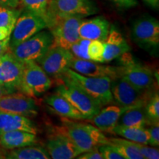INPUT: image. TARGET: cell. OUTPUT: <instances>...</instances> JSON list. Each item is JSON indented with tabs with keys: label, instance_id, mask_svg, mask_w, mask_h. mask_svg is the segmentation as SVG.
Listing matches in <instances>:
<instances>
[{
	"label": "cell",
	"instance_id": "1",
	"mask_svg": "<svg viewBox=\"0 0 159 159\" xmlns=\"http://www.w3.org/2000/svg\"><path fill=\"white\" fill-rule=\"evenodd\" d=\"M61 121V126L57 128L68 137L82 153L97 146L108 144V137L91 124L77 122L65 117H62Z\"/></svg>",
	"mask_w": 159,
	"mask_h": 159
},
{
	"label": "cell",
	"instance_id": "2",
	"mask_svg": "<svg viewBox=\"0 0 159 159\" xmlns=\"http://www.w3.org/2000/svg\"><path fill=\"white\" fill-rule=\"evenodd\" d=\"M57 77L61 80V83L56 89V94L66 99L85 117V120L92 118L102 108L97 100L64 74Z\"/></svg>",
	"mask_w": 159,
	"mask_h": 159
},
{
	"label": "cell",
	"instance_id": "3",
	"mask_svg": "<svg viewBox=\"0 0 159 159\" xmlns=\"http://www.w3.org/2000/svg\"><path fill=\"white\" fill-rule=\"evenodd\" d=\"M53 38L49 30H41L36 34L8 50L20 62H39L50 48Z\"/></svg>",
	"mask_w": 159,
	"mask_h": 159
},
{
	"label": "cell",
	"instance_id": "4",
	"mask_svg": "<svg viewBox=\"0 0 159 159\" xmlns=\"http://www.w3.org/2000/svg\"><path fill=\"white\" fill-rule=\"evenodd\" d=\"M64 75L74 81L102 107L114 102L111 91L110 77H86L71 69H67Z\"/></svg>",
	"mask_w": 159,
	"mask_h": 159
},
{
	"label": "cell",
	"instance_id": "5",
	"mask_svg": "<svg viewBox=\"0 0 159 159\" xmlns=\"http://www.w3.org/2000/svg\"><path fill=\"white\" fill-rule=\"evenodd\" d=\"M84 18L77 16L58 17L52 19L47 22V28L53 38L52 46L70 49L71 46L80 38L79 27Z\"/></svg>",
	"mask_w": 159,
	"mask_h": 159
},
{
	"label": "cell",
	"instance_id": "6",
	"mask_svg": "<svg viewBox=\"0 0 159 159\" xmlns=\"http://www.w3.org/2000/svg\"><path fill=\"white\" fill-rule=\"evenodd\" d=\"M111 91L114 102L121 106H144L152 96V89H141L133 85L122 77L111 80Z\"/></svg>",
	"mask_w": 159,
	"mask_h": 159
},
{
	"label": "cell",
	"instance_id": "7",
	"mask_svg": "<svg viewBox=\"0 0 159 159\" xmlns=\"http://www.w3.org/2000/svg\"><path fill=\"white\" fill-rule=\"evenodd\" d=\"M119 58H120V66L117 67L119 76L137 88L152 89L155 78L153 72L149 67L137 62L128 52L123 54Z\"/></svg>",
	"mask_w": 159,
	"mask_h": 159
},
{
	"label": "cell",
	"instance_id": "8",
	"mask_svg": "<svg viewBox=\"0 0 159 159\" xmlns=\"http://www.w3.org/2000/svg\"><path fill=\"white\" fill-rule=\"evenodd\" d=\"M98 12L92 0H50L47 11V25L54 18L66 16L86 17Z\"/></svg>",
	"mask_w": 159,
	"mask_h": 159
},
{
	"label": "cell",
	"instance_id": "9",
	"mask_svg": "<svg viewBox=\"0 0 159 159\" xmlns=\"http://www.w3.org/2000/svg\"><path fill=\"white\" fill-rule=\"evenodd\" d=\"M52 81L36 62L25 63L21 93L33 97L44 94L50 89Z\"/></svg>",
	"mask_w": 159,
	"mask_h": 159
},
{
	"label": "cell",
	"instance_id": "10",
	"mask_svg": "<svg viewBox=\"0 0 159 159\" xmlns=\"http://www.w3.org/2000/svg\"><path fill=\"white\" fill-rule=\"evenodd\" d=\"M46 28L47 23L39 16L27 10L21 12L10 38L9 48L16 47Z\"/></svg>",
	"mask_w": 159,
	"mask_h": 159
},
{
	"label": "cell",
	"instance_id": "11",
	"mask_svg": "<svg viewBox=\"0 0 159 159\" xmlns=\"http://www.w3.org/2000/svg\"><path fill=\"white\" fill-rule=\"evenodd\" d=\"M24 66L9 50L0 56V85L8 94L21 92Z\"/></svg>",
	"mask_w": 159,
	"mask_h": 159
},
{
	"label": "cell",
	"instance_id": "12",
	"mask_svg": "<svg viewBox=\"0 0 159 159\" xmlns=\"http://www.w3.org/2000/svg\"><path fill=\"white\" fill-rule=\"evenodd\" d=\"M131 35L142 48H156L159 44V22L152 16H142L134 21Z\"/></svg>",
	"mask_w": 159,
	"mask_h": 159
},
{
	"label": "cell",
	"instance_id": "13",
	"mask_svg": "<svg viewBox=\"0 0 159 159\" xmlns=\"http://www.w3.org/2000/svg\"><path fill=\"white\" fill-rule=\"evenodd\" d=\"M73 57L74 56L69 49L51 46L38 63L49 76L57 77L70 69Z\"/></svg>",
	"mask_w": 159,
	"mask_h": 159
},
{
	"label": "cell",
	"instance_id": "14",
	"mask_svg": "<svg viewBox=\"0 0 159 159\" xmlns=\"http://www.w3.org/2000/svg\"><path fill=\"white\" fill-rule=\"evenodd\" d=\"M0 111L34 117L38 114L35 101L21 92L10 93L0 97Z\"/></svg>",
	"mask_w": 159,
	"mask_h": 159
},
{
	"label": "cell",
	"instance_id": "15",
	"mask_svg": "<svg viewBox=\"0 0 159 159\" xmlns=\"http://www.w3.org/2000/svg\"><path fill=\"white\" fill-rule=\"evenodd\" d=\"M46 150L53 159L76 158L82 153L76 145L57 128L47 137Z\"/></svg>",
	"mask_w": 159,
	"mask_h": 159
},
{
	"label": "cell",
	"instance_id": "16",
	"mask_svg": "<svg viewBox=\"0 0 159 159\" xmlns=\"http://www.w3.org/2000/svg\"><path fill=\"white\" fill-rule=\"evenodd\" d=\"M70 69L86 77H108L111 79L119 76L118 67L102 65L90 60H83L73 57Z\"/></svg>",
	"mask_w": 159,
	"mask_h": 159
},
{
	"label": "cell",
	"instance_id": "17",
	"mask_svg": "<svg viewBox=\"0 0 159 159\" xmlns=\"http://www.w3.org/2000/svg\"><path fill=\"white\" fill-rule=\"evenodd\" d=\"M136 106H121V105H109L100 109L97 114L88 122L94 125L102 132H111V130L118 122L119 117L121 116L125 111L128 108Z\"/></svg>",
	"mask_w": 159,
	"mask_h": 159
},
{
	"label": "cell",
	"instance_id": "18",
	"mask_svg": "<svg viewBox=\"0 0 159 159\" xmlns=\"http://www.w3.org/2000/svg\"><path fill=\"white\" fill-rule=\"evenodd\" d=\"M110 23L103 16L83 19L79 27V36L80 39L90 41H105L110 30Z\"/></svg>",
	"mask_w": 159,
	"mask_h": 159
},
{
	"label": "cell",
	"instance_id": "19",
	"mask_svg": "<svg viewBox=\"0 0 159 159\" xmlns=\"http://www.w3.org/2000/svg\"><path fill=\"white\" fill-rule=\"evenodd\" d=\"M104 43L103 63L111 62L130 50V46L125 37L114 27H110L108 37L104 41Z\"/></svg>",
	"mask_w": 159,
	"mask_h": 159
},
{
	"label": "cell",
	"instance_id": "20",
	"mask_svg": "<svg viewBox=\"0 0 159 159\" xmlns=\"http://www.w3.org/2000/svg\"><path fill=\"white\" fill-rule=\"evenodd\" d=\"M12 130L37 134V128L28 117L0 111V134Z\"/></svg>",
	"mask_w": 159,
	"mask_h": 159
},
{
	"label": "cell",
	"instance_id": "21",
	"mask_svg": "<svg viewBox=\"0 0 159 159\" xmlns=\"http://www.w3.org/2000/svg\"><path fill=\"white\" fill-rule=\"evenodd\" d=\"M35 134L22 130H12L0 134V145L5 150H13L30 145H35Z\"/></svg>",
	"mask_w": 159,
	"mask_h": 159
},
{
	"label": "cell",
	"instance_id": "22",
	"mask_svg": "<svg viewBox=\"0 0 159 159\" xmlns=\"http://www.w3.org/2000/svg\"><path fill=\"white\" fill-rule=\"evenodd\" d=\"M46 103L59 116L74 120H85V117L61 95L55 94L46 98Z\"/></svg>",
	"mask_w": 159,
	"mask_h": 159
},
{
	"label": "cell",
	"instance_id": "23",
	"mask_svg": "<svg viewBox=\"0 0 159 159\" xmlns=\"http://www.w3.org/2000/svg\"><path fill=\"white\" fill-rule=\"evenodd\" d=\"M144 106L128 108L121 115L116 125L134 128H146L149 126L150 122L147 117Z\"/></svg>",
	"mask_w": 159,
	"mask_h": 159
},
{
	"label": "cell",
	"instance_id": "24",
	"mask_svg": "<svg viewBox=\"0 0 159 159\" xmlns=\"http://www.w3.org/2000/svg\"><path fill=\"white\" fill-rule=\"evenodd\" d=\"M110 133L134 142L147 145L149 142V134L146 128H134L116 125L111 129Z\"/></svg>",
	"mask_w": 159,
	"mask_h": 159
},
{
	"label": "cell",
	"instance_id": "25",
	"mask_svg": "<svg viewBox=\"0 0 159 159\" xmlns=\"http://www.w3.org/2000/svg\"><path fill=\"white\" fill-rule=\"evenodd\" d=\"M5 158L8 159L51 158L46 148H43L41 146H34V145H30V146L11 150Z\"/></svg>",
	"mask_w": 159,
	"mask_h": 159
},
{
	"label": "cell",
	"instance_id": "26",
	"mask_svg": "<svg viewBox=\"0 0 159 159\" xmlns=\"http://www.w3.org/2000/svg\"><path fill=\"white\" fill-rule=\"evenodd\" d=\"M108 139V144L114 147L125 159H144L131 141L119 138Z\"/></svg>",
	"mask_w": 159,
	"mask_h": 159
},
{
	"label": "cell",
	"instance_id": "27",
	"mask_svg": "<svg viewBox=\"0 0 159 159\" xmlns=\"http://www.w3.org/2000/svg\"><path fill=\"white\" fill-rule=\"evenodd\" d=\"M21 11L16 8L0 6V27L7 29L12 33Z\"/></svg>",
	"mask_w": 159,
	"mask_h": 159
},
{
	"label": "cell",
	"instance_id": "28",
	"mask_svg": "<svg viewBox=\"0 0 159 159\" xmlns=\"http://www.w3.org/2000/svg\"><path fill=\"white\" fill-rule=\"evenodd\" d=\"M50 0H20L25 10L41 17L47 23V11Z\"/></svg>",
	"mask_w": 159,
	"mask_h": 159
},
{
	"label": "cell",
	"instance_id": "29",
	"mask_svg": "<svg viewBox=\"0 0 159 159\" xmlns=\"http://www.w3.org/2000/svg\"><path fill=\"white\" fill-rule=\"evenodd\" d=\"M144 108L150 125L159 122V95L158 91H154L145 104Z\"/></svg>",
	"mask_w": 159,
	"mask_h": 159
},
{
	"label": "cell",
	"instance_id": "30",
	"mask_svg": "<svg viewBox=\"0 0 159 159\" xmlns=\"http://www.w3.org/2000/svg\"><path fill=\"white\" fill-rule=\"evenodd\" d=\"M105 49L104 41L93 40L88 47V55L90 61L103 63V53Z\"/></svg>",
	"mask_w": 159,
	"mask_h": 159
},
{
	"label": "cell",
	"instance_id": "31",
	"mask_svg": "<svg viewBox=\"0 0 159 159\" xmlns=\"http://www.w3.org/2000/svg\"><path fill=\"white\" fill-rule=\"evenodd\" d=\"M90 42V40L80 39L71 46L69 51L76 58L90 60L88 55V47Z\"/></svg>",
	"mask_w": 159,
	"mask_h": 159
},
{
	"label": "cell",
	"instance_id": "32",
	"mask_svg": "<svg viewBox=\"0 0 159 159\" xmlns=\"http://www.w3.org/2000/svg\"><path fill=\"white\" fill-rule=\"evenodd\" d=\"M134 145L136 147L140 154L143 158L146 159H158L159 158V151L158 149L155 148L148 147L147 144H140V143L134 142Z\"/></svg>",
	"mask_w": 159,
	"mask_h": 159
},
{
	"label": "cell",
	"instance_id": "33",
	"mask_svg": "<svg viewBox=\"0 0 159 159\" xmlns=\"http://www.w3.org/2000/svg\"><path fill=\"white\" fill-rule=\"evenodd\" d=\"M98 149L102 154L103 159H125L114 147L109 144L99 145Z\"/></svg>",
	"mask_w": 159,
	"mask_h": 159
},
{
	"label": "cell",
	"instance_id": "34",
	"mask_svg": "<svg viewBox=\"0 0 159 159\" xmlns=\"http://www.w3.org/2000/svg\"><path fill=\"white\" fill-rule=\"evenodd\" d=\"M149 134L148 144L153 147H158L159 145V122L153 123L149 125L147 128Z\"/></svg>",
	"mask_w": 159,
	"mask_h": 159
},
{
	"label": "cell",
	"instance_id": "35",
	"mask_svg": "<svg viewBox=\"0 0 159 159\" xmlns=\"http://www.w3.org/2000/svg\"><path fill=\"white\" fill-rule=\"evenodd\" d=\"M76 158L78 159H103L102 154L99 152L98 146L95 147L91 150L80 154Z\"/></svg>",
	"mask_w": 159,
	"mask_h": 159
},
{
	"label": "cell",
	"instance_id": "36",
	"mask_svg": "<svg viewBox=\"0 0 159 159\" xmlns=\"http://www.w3.org/2000/svg\"><path fill=\"white\" fill-rule=\"evenodd\" d=\"M119 7L123 8H130L137 5V0H112Z\"/></svg>",
	"mask_w": 159,
	"mask_h": 159
},
{
	"label": "cell",
	"instance_id": "37",
	"mask_svg": "<svg viewBox=\"0 0 159 159\" xmlns=\"http://www.w3.org/2000/svg\"><path fill=\"white\" fill-rule=\"evenodd\" d=\"M20 3V0H0V6L5 7L16 8Z\"/></svg>",
	"mask_w": 159,
	"mask_h": 159
},
{
	"label": "cell",
	"instance_id": "38",
	"mask_svg": "<svg viewBox=\"0 0 159 159\" xmlns=\"http://www.w3.org/2000/svg\"><path fill=\"white\" fill-rule=\"evenodd\" d=\"M11 33L8 30L4 28V27H0V41H6V40H10Z\"/></svg>",
	"mask_w": 159,
	"mask_h": 159
},
{
	"label": "cell",
	"instance_id": "39",
	"mask_svg": "<svg viewBox=\"0 0 159 159\" xmlns=\"http://www.w3.org/2000/svg\"><path fill=\"white\" fill-rule=\"evenodd\" d=\"M9 41H10V40H6V41H0V56L5 54L6 52L8 51Z\"/></svg>",
	"mask_w": 159,
	"mask_h": 159
},
{
	"label": "cell",
	"instance_id": "40",
	"mask_svg": "<svg viewBox=\"0 0 159 159\" xmlns=\"http://www.w3.org/2000/svg\"><path fill=\"white\" fill-rule=\"evenodd\" d=\"M143 2L155 10L159 8V0H143Z\"/></svg>",
	"mask_w": 159,
	"mask_h": 159
},
{
	"label": "cell",
	"instance_id": "41",
	"mask_svg": "<svg viewBox=\"0 0 159 159\" xmlns=\"http://www.w3.org/2000/svg\"><path fill=\"white\" fill-rule=\"evenodd\" d=\"M7 94H8V93H7V91H6L1 85H0V97H2L3 95Z\"/></svg>",
	"mask_w": 159,
	"mask_h": 159
},
{
	"label": "cell",
	"instance_id": "42",
	"mask_svg": "<svg viewBox=\"0 0 159 159\" xmlns=\"http://www.w3.org/2000/svg\"><path fill=\"white\" fill-rule=\"evenodd\" d=\"M2 152H1V149H0V158H2Z\"/></svg>",
	"mask_w": 159,
	"mask_h": 159
}]
</instances>
